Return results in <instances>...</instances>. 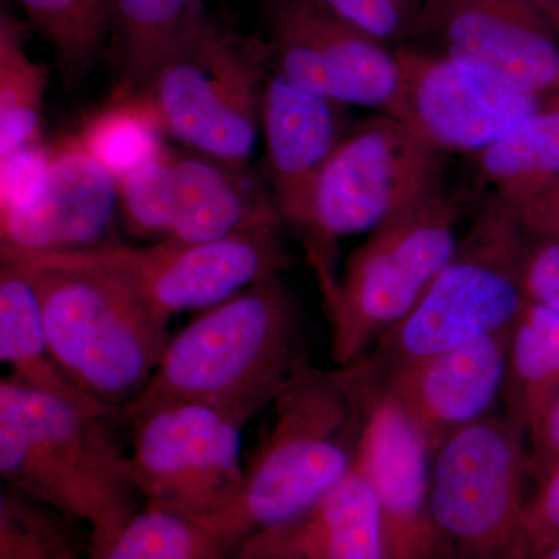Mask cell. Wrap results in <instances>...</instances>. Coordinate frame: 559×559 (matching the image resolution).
Segmentation results:
<instances>
[{"label": "cell", "instance_id": "6da1fadb", "mask_svg": "<svg viewBox=\"0 0 559 559\" xmlns=\"http://www.w3.org/2000/svg\"><path fill=\"white\" fill-rule=\"evenodd\" d=\"M110 419L27 388L13 374L0 381L3 485L90 525V559L108 549L143 498Z\"/></svg>", "mask_w": 559, "mask_h": 559}, {"label": "cell", "instance_id": "8992f818", "mask_svg": "<svg viewBox=\"0 0 559 559\" xmlns=\"http://www.w3.org/2000/svg\"><path fill=\"white\" fill-rule=\"evenodd\" d=\"M525 241L516 216L489 202L414 310L353 364L381 382L419 359L513 329L528 300Z\"/></svg>", "mask_w": 559, "mask_h": 559}, {"label": "cell", "instance_id": "74e56055", "mask_svg": "<svg viewBox=\"0 0 559 559\" xmlns=\"http://www.w3.org/2000/svg\"><path fill=\"white\" fill-rule=\"evenodd\" d=\"M414 2H418V0H414ZM419 3V2H418Z\"/></svg>", "mask_w": 559, "mask_h": 559}, {"label": "cell", "instance_id": "4fadbf2b", "mask_svg": "<svg viewBox=\"0 0 559 559\" xmlns=\"http://www.w3.org/2000/svg\"><path fill=\"white\" fill-rule=\"evenodd\" d=\"M419 47L524 94L559 95V21L520 0H425Z\"/></svg>", "mask_w": 559, "mask_h": 559}, {"label": "cell", "instance_id": "277c9868", "mask_svg": "<svg viewBox=\"0 0 559 559\" xmlns=\"http://www.w3.org/2000/svg\"><path fill=\"white\" fill-rule=\"evenodd\" d=\"M31 278L55 358L86 395L120 412L153 378L170 319L108 272L0 250Z\"/></svg>", "mask_w": 559, "mask_h": 559}, {"label": "cell", "instance_id": "d6986e66", "mask_svg": "<svg viewBox=\"0 0 559 559\" xmlns=\"http://www.w3.org/2000/svg\"><path fill=\"white\" fill-rule=\"evenodd\" d=\"M229 559H388L369 477L358 463L307 513L253 533Z\"/></svg>", "mask_w": 559, "mask_h": 559}, {"label": "cell", "instance_id": "3957f363", "mask_svg": "<svg viewBox=\"0 0 559 559\" xmlns=\"http://www.w3.org/2000/svg\"><path fill=\"white\" fill-rule=\"evenodd\" d=\"M272 411L240 495L205 527L229 555L253 533L307 513L358 465L364 409L348 367L325 370L308 360Z\"/></svg>", "mask_w": 559, "mask_h": 559}, {"label": "cell", "instance_id": "cb8c5ba5", "mask_svg": "<svg viewBox=\"0 0 559 559\" xmlns=\"http://www.w3.org/2000/svg\"><path fill=\"white\" fill-rule=\"evenodd\" d=\"M559 395V314L527 300L510 333L503 414L527 433Z\"/></svg>", "mask_w": 559, "mask_h": 559}, {"label": "cell", "instance_id": "603a6c76", "mask_svg": "<svg viewBox=\"0 0 559 559\" xmlns=\"http://www.w3.org/2000/svg\"><path fill=\"white\" fill-rule=\"evenodd\" d=\"M110 58L114 86L109 102L138 94L151 70L204 10L201 0H110Z\"/></svg>", "mask_w": 559, "mask_h": 559}, {"label": "cell", "instance_id": "ba28073f", "mask_svg": "<svg viewBox=\"0 0 559 559\" xmlns=\"http://www.w3.org/2000/svg\"><path fill=\"white\" fill-rule=\"evenodd\" d=\"M459 209L443 186L385 219L347 259L325 300L331 358H362L425 296L457 248Z\"/></svg>", "mask_w": 559, "mask_h": 559}, {"label": "cell", "instance_id": "9a60e30c", "mask_svg": "<svg viewBox=\"0 0 559 559\" xmlns=\"http://www.w3.org/2000/svg\"><path fill=\"white\" fill-rule=\"evenodd\" d=\"M411 123L443 151L474 154L547 105L419 47H399Z\"/></svg>", "mask_w": 559, "mask_h": 559}, {"label": "cell", "instance_id": "9c48e42d", "mask_svg": "<svg viewBox=\"0 0 559 559\" xmlns=\"http://www.w3.org/2000/svg\"><path fill=\"white\" fill-rule=\"evenodd\" d=\"M527 433L503 412L432 452L429 510L443 559H527Z\"/></svg>", "mask_w": 559, "mask_h": 559}, {"label": "cell", "instance_id": "ffe728a7", "mask_svg": "<svg viewBox=\"0 0 559 559\" xmlns=\"http://www.w3.org/2000/svg\"><path fill=\"white\" fill-rule=\"evenodd\" d=\"M271 191L235 167L204 154L173 153V224L168 238L205 242L282 229Z\"/></svg>", "mask_w": 559, "mask_h": 559}, {"label": "cell", "instance_id": "e575fe53", "mask_svg": "<svg viewBox=\"0 0 559 559\" xmlns=\"http://www.w3.org/2000/svg\"><path fill=\"white\" fill-rule=\"evenodd\" d=\"M527 440L530 476L559 463V395L530 430Z\"/></svg>", "mask_w": 559, "mask_h": 559}, {"label": "cell", "instance_id": "1f68e13d", "mask_svg": "<svg viewBox=\"0 0 559 559\" xmlns=\"http://www.w3.org/2000/svg\"><path fill=\"white\" fill-rule=\"evenodd\" d=\"M342 21L389 46L411 36L421 3L414 0H320Z\"/></svg>", "mask_w": 559, "mask_h": 559}, {"label": "cell", "instance_id": "7c38bea8", "mask_svg": "<svg viewBox=\"0 0 559 559\" xmlns=\"http://www.w3.org/2000/svg\"><path fill=\"white\" fill-rule=\"evenodd\" d=\"M271 68L345 106L411 121L395 50L342 21L320 0H261Z\"/></svg>", "mask_w": 559, "mask_h": 559}, {"label": "cell", "instance_id": "83f0119b", "mask_svg": "<svg viewBox=\"0 0 559 559\" xmlns=\"http://www.w3.org/2000/svg\"><path fill=\"white\" fill-rule=\"evenodd\" d=\"M229 551L200 522L145 502L108 549L95 559H229Z\"/></svg>", "mask_w": 559, "mask_h": 559}, {"label": "cell", "instance_id": "ac0fdd59", "mask_svg": "<svg viewBox=\"0 0 559 559\" xmlns=\"http://www.w3.org/2000/svg\"><path fill=\"white\" fill-rule=\"evenodd\" d=\"M510 333L436 353L381 382L356 369L393 396L432 454L452 433L491 414L502 396Z\"/></svg>", "mask_w": 559, "mask_h": 559}, {"label": "cell", "instance_id": "d4e9b609", "mask_svg": "<svg viewBox=\"0 0 559 559\" xmlns=\"http://www.w3.org/2000/svg\"><path fill=\"white\" fill-rule=\"evenodd\" d=\"M49 69L32 60L27 27L0 14V156L39 142Z\"/></svg>", "mask_w": 559, "mask_h": 559}, {"label": "cell", "instance_id": "2e32d148", "mask_svg": "<svg viewBox=\"0 0 559 559\" xmlns=\"http://www.w3.org/2000/svg\"><path fill=\"white\" fill-rule=\"evenodd\" d=\"M119 201V182L68 139L55 146L38 186L0 212V249L14 252H70L108 245Z\"/></svg>", "mask_w": 559, "mask_h": 559}, {"label": "cell", "instance_id": "484cf974", "mask_svg": "<svg viewBox=\"0 0 559 559\" xmlns=\"http://www.w3.org/2000/svg\"><path fill=\"white\" fill-rule=\"evenodd\" d=\"M53 49L66 83H75L105 53L112 33L110 0H17Z\"/></svg>", "mask_w": 559, "mask_h": 559}, {"label": "cell", "instance_id": "44dd1931", "mask_svg": "<svg viewBox=\"0 0 559 559\" xmlns=\"http://www.w3.org/2000/svg\"><path fill=\"white\" fill-rule=\"evenodd\" d=\"M0 266V358L11 374L33 390L66 401L81 411L120 418L92 400L75 384L51 352L39 301L31 278L20 264L2 260Z\"/></svg>", "mask_w": 559, "mask_h": 559}, {"label": "cell", "instance_id": "4316f807", "mask_svg": "<svg viewBox=\"0 0 559 559\" xmlns=\"http://www.w3.org/2000/svg\"><path fill=\"white\" fill-rule=\"evenodd\" d=\"M162 131L135 98L108 102L81 128L79 142L117 180L164 153Z\"/></svg>", "mask_w": 559, "mask_h": 559}, {"label": "cell", "instance_id": "d6a6232c", "mask_svg": "<svg viewBox=\"0 0 559 559\" xmlns=\"http://www.w3.org/2000/svg\"><path fill=\"white\" fill-rule=\"evenodd\" d=\"M532 477L535 489L527 498L524 513L527 558L559 543V463Z\"/></svg>", "mask_w": 559, "mask_h": 559}, {"label": "cell", "instance_id": "836d02e7", "mask_svg": "<svg viewBox=\"0 0 559 559\" xmlns=\"http://www.w3.org/2000/svg\"><path fill=\"white\" fill-rule=\"evenodd\" d=\"M51 153L53 148L35 142L0 156V212L24 200L38 186Z\"/></svg>", "mask_w": 559, "mask_h": 559}, {"label": "cell", "instance_id": "e0dca14e", "mask_svg": "<svg viewBox=\"0 0 559 559\" xmlns=\"http://www.w3.org/2000/svg\"><path fill=\"white\" fill-rule=\"evenodd\" d=\"M344 108L271 69L261 109L264 165L283 224L296 231L300 241L310 231L320 173L352 130Z\"/></svg>", "mask_w": 559, "mask_h": 559}, {"label": "cell", "instance_id": "30bf717a", "mask_svg": "<svg viewBox=\"0 0 559 559\" xmlns=\"http://www.w3.org/2000/svg\"><path fill=\"white\" fill-rule=\"evenodd\" d=\"M127 421L132 468L145 502L207 527L237 500L248 419L212 404L171 401Z\"/></svg>", "mask_w": 559, "mask_h": 559}, {"label": "cell", "instance_id": "4dcf8cb0", "mask_svg": "<svg viewBox=\"0 0 559 559\" xmlns=\"http://www.w3.org/2000/svg\"><path fill=\"white\" fill-rule=\"evenodd\" d=\"M117 182L130 229L143 237L168 238L173 224V151L165 148L156 159Z\"/></svg>", "mask_w": 559, "mask_h": 559}, {"label": "cell", "instance_id": "f1b7e54d", "mask_svg": "<svg viewBox=\"0 0 559 559\" xmlns=\"http://www.w3.org/2000/svg\"><path fill=\"white\" fill-rule=\"evenodd\" d=\"M72 522L60 511L3 485L0 559H90L83 557Z\"/></svg>", "mask_w": 559, "mask_h": 559}, {"label": "cell", "instance_id": "d590c367", "mask_svg": "<svg viewBox=\"0 0 559 559\" xmlns=\"http://www.w3.org/2000/svg\"><path fill=\"white\" fill-rule=\"evenodd\" d=\"M520 2L533 3V5L540 7L549 11L551 16L557 17L559 21V0H520Z\"/></svg>", "mask_w": 559, "mask_h": 559}, {"label": "cell", "instance_id": "f546056e", "mask_svg": "<svg viewBox=\"0 0 559 559\" xmlns=\"http://www.w3.org/2000/svg\"><path fill=\"white\" fill-rule=\"evenodd\" d=\"M525 241L522 280L527 299L559 314V194L557 190L516 213Z\"/></svg>", "mask_w": 559, "mask_h": 559}, {"label": "cell", "instance_id": "8fae6325", "mask_svg": "<svg viewBox=\"0 0 559 559\" xmlns=\"http://www.w3.org/2000/svg\"><path fill=\"white\" fill-rule=\"evenodd\" d=\"M280 230L205 242L165 238L148 248L108 242L70 252L16 253L108 272L171 318L182 311L207 310L260 280L289 270L296 259L283 245Z\"/></svg>", "mask_w": 559, "mask_h": 559}, {"label": "cell", "instance_id": "7a4b0ae2", "mask_svg": "<svg viewBox=\"0 0 559 559\" xmlns=\"http://www.w3.org/2000/svg\"><path fill=\"white\" fill-rule=\"evenodd\" d=\"M308 360L293 294L280 275L263 278L171 336L148 385L120 419L171 401H197L250 421Z\"/></svg>", "mask_w": 559, "mask_h": 559}, {"label": "cell", "instance_id": "5bb4252c", "mask_svg": "<svg viewBox=\"0 0 559 559\" xmlns=\"http://www.w3.org/2000/svg\"><path fill=\"white\" fill-rule=\"evenodd\" d=\"M347 367L362 400L358 463L377 495L388 559H443L429 510V447L390 393Z\"/></svg>", "mask_w": 559, "mask_h": 559}, {"label": "cell", "instance_id": "f35d334b", "mask_svg": "<svg viewBox=\"0 0 559 559\" xmlns=\"http://www.w3.org/2000/svg\"><path fill=\"white\" fill-rule=\"evenodd\" d=\"M558 191H559V186H558Z\"/></svg>", "mask_w": 559, "mask_h": 559}, {"label": "cell", "instance_id": "8d00e7d4", "mask_svg": "<svg viewBox=\"0 0 559 559\" xmlns=\"http://www.w3.org/2000/svg\"><path fill=\"white\" fill-rule=\"evenodd\" d=\"M527 559H559V543L551 544L546 549L536 551V554H533Z\"/></svg>", "mask_w": 559, "mask_h": 559}, {"label": "cell", "instance_id": "52a82bcc", "mask_svg": "<svg viewBox=\"0 0 559 559\" xmlns=\"http://www.w3.org/2000/svg\"><path fill=\"white\" fill-rule=\"evenodd\" d=\"M443 153L411 121L382 114L348 131L320 173L301 241L323 301L336 288L341 238L373 230L443 186Z\"/></svg>", "mask_w": 559, "mask_h": 559}, {"label": "cell", "instance_id": "5b68a950", "mask_svg": "<svg viewBox=\"0 0 559 559\" xmlns=\"http://www.w3.org/2000/svg\"><path fill=\"white\" fill-rule=\"evenodd\" d=\"M271 69L267 40L241 35L202 11L130 98L150 110L162 134L245 167L261 131Z\"/></svg>", "mask_w": 559, "mask_h": 559}, {"label": "cell", "instance_id": "7402d4cb", "mask_svg": "<svg viewBox=\"0 0 559 559\" xmlns=\"http://www.w3.org/2000/svg\"><path fill=\"white\" fill-rule=\"evenodd\" d=\"M471 156L492 200L510 212L546 193L559 183V95Z\"/></svg>", "mask_w": 559, "mask_h": 559}]
</instances>
